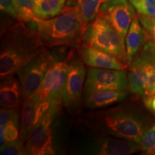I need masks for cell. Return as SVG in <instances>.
Instances as JSON below:
<instances>
[{
	"instance_id": "cell-9",
	"label": "cell",
	"mask_w": 155,
	"mask_h": 155,
	"mask_svg": "<svg viewBox=\"0 0 155 155\" xmlns=\"http://www.w3.org/2000/svg\"><path fill=\"white\" fill-rule=\"evenodd\" d=\"M115 29L126 49L125 40L136 16L135 9L129 0H107L101 6L99 14Z\"/></svg>"
},
{
	"instance_id": "cell-27",
	"label": "cell",
	"mask_w": 155,
	"mask_h": 155,
	"mask_svg": "<svg viewBox=\"0 0 155 155\" xmlns=\"http://www.w3.org/2000/svg\"><path fill=\"white\" fill-rule=\"evenodd\" d=\"M146 43L148 45L149 48H150V50L152 53V55L153 56V58H154V62H155V43L152 40H150V39L147 38V40H146Z\"/></svg>"
},
{
	"instance_id": "cell-15",
	"label": "cell",
	"mask_w": 155,
	"mask_h": 155,
	"mask_svg": "<svg viewBox=\"0 0 155 155\" xmlns=\"http://www.w3.org/2000/svg\"><path fill=\"white\" fill-rule=\"evenodd\" d=\"M128 95L129 91L84 89L83 100L89 109L98 110L126 99Z\"/></svg>"
},
{
	"instance_id": "cell-24",
	"label": "cell",
	"mask_w": 155,
	"mask_h": 155,
	"mask_svg": "<svg viewBox=\"0 0 155 155\" xmlns=\"http://www.w3.org/2000/svg\"><path fill=\"white\" fill-rule=\"evenodd\" d=\"M137 16L146 32L147 38L155 43V17L145 16L139 14Z\"/></svg>"
},
{
	"instance_id": "cell-19",
	"label": "cell",
	"mask_w": 155,
	"mask_h": 155,
	"mask_svg": "<svg viewBox=\"0 0 155 155\" xmlns=\"http://www.w3.org/2000/svg\"><path fill=\"white\" fill-rule=\"evenodd\" d=\"M106 0H67V5L75 7L85 24L92 22L99 14L101 6Z\"/></svg>"
},
{
	"instance_id": "cell-7",
	"label": "cell",
	"mask_w": 155,
	"mask_h": 155,
	"mask_svg": "<svg viewBox=\"0 0 155 155\" xmlns=\"http://www.w3.org/2000/svg\"><path fill=\"white\" fill-rule=\"evenodd\" d=\"M61 104H54L44 114L41 119L31 131L25 141V147L28 154H54L53 145V122L61 110Z\"/></svg>"
},
{
	"instance_id": "cell-5",
	"label": "cell",
	"mask_w": 155,
	"mask_h": 155,
	"mask_svg": "<svg viewBox=\"0 0 155 155\" xmlns=\"http://www.w3.org/2000/svg\"><path fill=\"white\" fill-rule=\"evenodd\" d=\"M128 79L133 94L144 98L155 94V62L146 41L128 66Z\"/></svg>"
},
{
	"instance_id": "cell-13",
	"label": "cell",
	"mask_w": 155,
	"mask_h": 155,
	"mask_svg": "<svg viewBox=\"0 0 155 155\" xmlns=\"http://www.w3.org/2000/svg\"><path fill=\"white\" fill-rule=\"evenodd\" d=\"M88 148L90 154L101 155H127L141 151L139 143L114 137L95 139Z\"/></svg>"
},
{
	"instance_id": "cell-25",
	"label": "cell",
	"mask_w": 155,
	"mask_h": 155,
	"mask_svg": "<svg viewBox=\"0 0 155 155\" xmlns=\"http://www.w3.org/2000/svg\"><path fill=\"white\" fill-rule=\"evenodd\" d=\"M1 10L9 16L19 19V12L15 0H0Z\"/></svg>"
},
{
	"instance_id": "cell-21",
	"label": "cell",
	"mask_w": 155,
	"mask_h": 155,
	"mask_svg": "<svg viewBox=\"0 0 155 155\" xmlns=\"http://www.w3.org/2000/svg\"><path fill=\"white\" fill-rule=\"evenodd\" d=\"M25 141L18 138L16 140L6 142L1 147L0 154L2 155H25L28 154L26 147L24 145Z\"/></svg>"
},
{
	"instance_id": "cell-8",
	"label": "cell",
	"mask_w": 155,
	"mask_h": 155,
	"mask_svg": "<svg viewBox=\"0 0 155 155\" xmlns=\"http://www.w3.org/2000/svg\"><path fill=\"white\" fill-rule=\"evenodd\" d=\"M55 61L53 56L45 48L19 71L17 75L22 87L23 101L38 90Z\"/></svg>"
},
{
	"instance_id": "cell-18",
	"label": "cell",
	"mask_w": 155,
	"mask_h": 155,
	"mask_svg": "<svg viewBox=\"0 0 155 155\" xmlns=\"http://www.w3.org/2000/svg\"><path fill=\"white\" fill-rule=\"evenodd\" d=\"M66 2L67 0H35V13L37 20L58 16L63 12Z\"/></svg>"
},
{
	"instance_id": "cell-20",
	"label": "cell",
	"mask_w": 155,
	"mask_h": 155,
	"mask_svg": "<svg viewBox=\"0 0 155 155\" xmlns=\"http://www.w3.org/2000/svg\"><path fill=\"white\" fill-rule=\"evenodd\" d=\"M19 12V20L23 22H32L36 25L35 13V0H15Z\"/></svg>"
},
{
	"instance_id": "cell-28",
	"label": "cell",
	"mask_w": 155,
	"mask_h": 155,
	"mask_svg": "<svg viewBox=\"0 0 155 155\" xmlns=\"http://www.w3.org/2000/svg\"><path fill=\"white\" fill-rule=\"evenodd\" d=\"M106 1H107V0H106Z\"/></svg>"
},
{
	"instance_id": "cell-10",
	"label": "cell",
	"mask_w": 155,
	"mask_h": 155,
	"mask_svg": "<svg viewBox=\"0 0 155 155\" xmlns=\"http://www.w3.org/2000/svg\"><path fill=\"white\" fill-rule=\"evenodd\" d=\"M84 89L129 91L128 73L125 70L91 67L87 73Z\"/></svg>"
},
{
	"instance_id": "cell-4",
	"label": "cell",
	"mask_w": 155,
	"mask_h": 155,
	"mask_svg": "<svg viewBox=\"0 0 155 155\" xmlns=\"http://www.w3.org/2000/svg\"><path fill=\"white\" fill-rule=\"evenodd\" d=\"M81 42L110 54L129 66L127 52L119 34L100 15L86 24Z\"/></svg>"
},
{
	"instance_id": "cell-3",
	"label": "cell",
	"mask_w": 155,
	"mask_h": 155,
	"mask_svg": "<svg viewBox=\"0 0 155 155\" xmlns=\"http://www.w3.org/2000/svg\"><path fill=\"white\" fill-rule=\"evenodd\" d=\"M86 24L75 7L66 6L58 16L36 21L37 30L46 48L75 46L81 42Z\"/></svg>"
},
{
	"instance_id": "cell-14",
	"label": "cell",
	"mask_w": 155,
	"mask_h": 155,
	"mask_svg": "<svg viewBox=\"0 0 155 155\" xmlns=\"http://www.w3.org/2000/svg\"><path fill=\"white\" fill-rule=\"evenodd\" d=\"M75 48L84 63L90 67L115 70H125L128 68L114 56L82 42Z\"/></svg>"
},
{
	"instance_id": "cell-23",
	"label": "cell",
	"mask_w": 155,
	"mask_h": 155,
	"mask_svg": "<svg viewBox=\"0 0 155 155\" xmlns=\"http://www.w3.org/2000/svg\"><path fill=\"white\" fill-rule=\"evenodd\" d=\"M138 14L155 17V0H129Z\"/></svg>"
},
{
	"instance_id": "cell-26",
	"label": "cell",
	"mask_w": 155,
	"mask_h": 155,
	"mask_svg": "<svg viewBox=\"0 0 155 155\" xmlns=\"http://www.w3.org/2000/svg\"><path fill=\"white\" fill-rule=\"evenodd\" d=\"M146 107L155 115V94L143 98Z\"/></svg>"
},
{
	"instance_id": "cell-17",
	"label": "cell",
	"mask_w": 155,
	"mask_h": 155,
	"mask_svg": "<svg viewBox=\"0 0 155 155\" xmlns=\"http://www.w3.org/2000/svg\"><path fill=\"white\" fill-rule=\"evenodd\" d=\"M22 91L19 79L14 77L2 80L0 105L2 108H19L22 104Z\"/></svg>"
},
{
	"instance_id": "cell-2",
	"label": "cell",
	"mask_w": 155,
	"mask_h": 155,
	"mask_svg": "<svg viewBox=\"0 0 155 155\" xmlns=\"http://www.w3.org/2000/svg\"><path fill=\"white\" fill-rule=\"evenodd\" d=\"M84 119L98 132L137 143L150 127L143 114L127 104L90 112L86 114Z\"/></svg>"
},
{
	"instance_id": "cell-6",
	"label": "cell",
	"mask_w": 155,
	"mask_h": 155,
	"mask_svg": "<svg viewBox=\"0 0 155 155\" xmlns=\"http://www.w3.org/2000/svg\"><path fill=\"white\" fill-rule=\"evenodd\" d=\"M65 61L68 65V75L63 104L69 111H74L81 107L82 103L86 68L84 62L73 50L70 52Z\"/></svg>"
},
{
	"instance_id": "cell-11",
	"label": "cell",
	"mask_w": 155,
	"mask_h": 155,
	"mask_svg": "<svg viewBox=\"0 0 155 155\" xmlns=\"http://www.w3.org/2000/svg\"><path fill=\"white\" fill-rule=\"evenodd\" d=\"M68 65L66 61H55L48 71L37 92L42 100L63 104V96L66 84Z\"/></svg>"
},
{
	"instance_id": "cell-16",
	"label": "cell",
	"mask_w": 155,
	"mask_h": 155,
	"mask_svg": "<svg viewBox=\"0 0 155 155\" xmlns=\"http://www.w3.org/2000/svg\"><path fill=\"white\" fill-rule=\"evenodd\" d=\"M146 40V32L137 15L131 22L125 40L126 52L129 65L138 55Z\"/></svg>"
},
{
	"instance_id": "cell-1",
	"label": "cell",
	"mask_w": 155,
	"mask_h": 155,
	"mask_svg": "<svg viewBox=\"0 0 155 155\" xmlns=\"http://www.w3.org/2000/svg\"><path fill=\"white\" fill-rule=\"evenodd\" d=\"M45 48L38 31L29 29L22 21L5 29L1 33V80L18 74Z\"/></svg>"
},
{
	"instance_id": "cell-22",
	"label": "cell",
	"mask_w": 155,
	"mask_h": 155,
	"mask_svg": "<svg viewBox=\"0 0 155 155\" xmlns=\"http://www.w3.org/2000/svg\"><path fill=\"white\" fill-rule=\"evenodd\" d=\"M141 151L150 154L155 150V124L151 126L144 131L139 142Z\"/></svg>"
},
{
	"instance_id": "cell-12",
	"label": "cell",
	"mask_w": 155,
	"mask_h": 155,
	"mask_svg": "<svg viewBox=\"0 0 155 155\" xmlns=\"http://www.w3.org/2000/svg\"><path fill=\"white\" fill-rule=\"evenodd\" d=\"M54 104H58L42 100L37 91L23 101L20 113V133L19 137L21 140L26 141L33 128Z\"/></svg>"
}]
</instances>
